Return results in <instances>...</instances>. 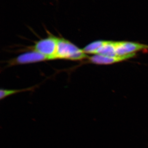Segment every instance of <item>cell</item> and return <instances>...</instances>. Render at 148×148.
<instances>
[{"mask_svg":"<svg viewBox=\"0 0 148 148\" xmlns=\"http://www.w3.org/2000/svg\"><path fill=\"white\" fill-rule=\"evenodd\" d=\"M89 56L82 49L63 38H58L55 59L80 61L88 59Z\"/></svg>","mask_w":148,"mask_h":148,"instance_id":"cell-1","label":"cell"},{"mask_svg":"<svg viewBox=\"0 0 148 148\" xmlns=\"http://www.w3.org/2000/svg\"><path fill=\"white\" fill-rule=\"evenodd\" d=\"M58 38V37L49 34L47 38L35 43L33 49L47 56L49 60H54L57 50Z\"/></svg>","mask_w":148,"mask_h":148,"instance_id":"cell-2","label":"cell"},{"mask_svg":"<svg viewBox=\"0 0 148 148\" xmlns=\"http://www.w3.org/2000/svg\"><path fill=\"white\" fill-rule=\"evenodd\" d=\"M114 45L117 56L127 55L148 49L147 45L132 42L114 41Z\"/></svg>","mask_w":148,"mask_h":148,"instance_id":"cell-3","label":"cell"},{"mask_svg":"<svg viewBox=\"0 0 148 148\" xmlns=\"http://www.w3.org/2000/svg\"><path fill=\"white\" fill-rule=\"evenodd\" d=\"M47 60H49L47 56L33 50L20 54L16 58L10 60L8 64L9 66H12L32 64Z\"/></svg>","mask_w":148,"mask_h":148,"instance_id":"cell-4","label":"cell"},{"mask_svg":"<svg viewBox=\"0 0 148 148\" xmlns=\"http://www.w3.org/2000/svg\"><path fill=\"white\" fill-rule=\"evenodd\" d=\"M135 53L120 56H114L95 54L90 57L89 56L88 59L89 62L92 64L98 65H109L128 60L135 57Z\"/></svg>","mask_w":148,"mask_h":148,"instance_id":"cell-5","label":"cell"},{"mask_svg":"<svg viewBox=\"0 0 148 148\" xmlns=\"http://www.w3.org/2000/svg\"><path fill=\"white\" fill-rule=\"evenodd\" d=\"M34 87L29 88L21 89H14V90H8V89H1L0 91V99L1 100L5 99L6 97L16 94L18 92H25V91H30L33 90Z\"/></svg>","mask_w":148,"mask_h":148,"instance_id":"cell-6","label":"cell"}]
</instances>
